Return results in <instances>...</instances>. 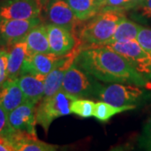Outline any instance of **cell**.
<instances>
[{
	"mask_svg": "<svg viewBox=\"0 0 151 151\" xmlns=\"http://www.w3.org/2000/svg\"><path fill=\"white\" fill-rule=\"evenodd\" d=\"M76 65L104 82L147 86V79L118 52L106 46L81 50L76 57Z\"/></svg>",
	"mask_w": 151,
	"mask_h": 151,
	"instance_id": "cell-1",
	"label": "cell"
},
{
	"mask_svg": "<svg viewBox=\"0 0 151 151\" xmlns=\"http://www.w3.org/2000/svg\"><path fill=\"white\" fill-rule=\"evenodd\" d=\"M124 18V11L101 10L79 28L77 38H76L81 44H84L83 46H104L109 43Z\"/></svg>",
	"mask_w": 151,
	"mask_h": 151,
	"instance_id": "cell-2",
	"label": "cell"
},
{
	"mask_svg": "<svg viewBox=\"0 0 151 151\" xmlns=\"http://www.w3.org/2000/svg\"><path fill=\"white\" fill-rule=\"evenodd\" d=\"M76 98L61 89L50 97H44L35 109L36 123L47 133L55 119L70 114V104Z\"/></svg>",
	"mask_w": 151,
	"mask_h": 151,
	"instance_id": "cell-3",
	"label": "cell"
},
{
	"mask_svg": "<svg viewBox=\"0 0 151 151\" xmlns=\"http://www.w3.org/2000/svg\"><path fill=\"white\" fill-rule=\"evenodd\" d=\"M149 93L141 86L113 83L109 86H102L97 92L96 97L103 102L110 103L117 107L135 105L138 106L147 100Z\"/></svg>",
	"mask_w": 151,
	"mask_h": 151,
	"instance_id": "cell-4",
	"label": "cell"
},
{
	"mask_svg": "<svg viewBox=\"0 0 151 151\" xmlns=\"http://www.w3.org/2000/svg\"><path fill=\"white\" fill-rule=\"evenodd\" d=\"M102 86L92 75L73 63L65 72L60 89L76 97H96Z\"/></svg>",
	"mask_w": 151,
	"mask_h": 151,
	"instance_id": "cell-5",
	"label": "cell"
},
{
	"mask_svg": "<svg viewBox=\"0 0 151 151\" xmlns=\"http://www.w3.org/2000/svg\"><path fill=\"white\" fill-rule=\"evenodd\" d=\"M104 46L118 52L139 73L151 79V54L146 51L136 40L122 43H110Z\"/></svg>",
	"mask_w": 151,
	"mask_h": 151,
	"instance_id": "cell-6",
	"label": "cell"
},
{
	"mask_svg": "<svg viewBox=\"0 0 151 151\" xmlns=\"http://www.w3.org/2000/svg\"><path fill=\"white\" fill-rule=\"evenodd\" d=\"M40 11L37 0H0V19H32Z\"/></svg>",
	"mask_w": 151,
	"mask_h": 151,
	"instance_id": "cell-7",
	"label": "cell"
},
{
	"mask_svg": "<svg viewBox=\"0 0 151 151\" xmlns=\"http://www.w3.org/2000/svg\"><path fill=\"white\" fill-rule=\"evenodd\" d=\"M40 23V18L23 20L0 19V44L9 47L24 40L30 29Z\"/></svg>",
	"mask_w": 151,
	"mask_h": 151,
	"instance_id": "cell-8",
	"label": "cell"
},
{
	"mask_svg": "<svg viewBox=\"0 0 151 151\" xmlns=\"http://www.w3.org/2000/svg\"><path fill=\"white\" fill-rule=\"evenodd\" d=\"M82 49L83 48L81 42L77 40L73 49L69 53H67L65 55H62L59 62L54 67V69L48 75H46L45 80L44 97H50L60 89L65 72L70 68V65L74 63L76 57L81 52Z\"/></svg>",
	"mask_w": 151,
	"mask_h": 151,
	"instance_id": "cell-9",
	"label": "cell"
},
{
	"mask_svg": "<svg viewBox=\"0 0 151 151\" xmlns=\"http://www.w3.org/2000/svg\"><path fill=\"white\" fill-rule=\"evenodd\" d=\"M35 103L25 101L8 113L11 128L16 131H23L36 135Z\"/></svg>",
	"mask_w": 151,
	"mask_h": 151,
	"instance_id": "cell-10",
	"label": "cell"
},
{
	"mask_svg": "<svg viewBox=\"0 0 151 151\" xmlns=\"http://www.w3.org/2000/svg\"><path fill=\"white\" fill-rule=\"evenodd\" d=\"M47 17L49 21L75 32L80 24L73 10L65 0H50L48 3Z\"/></svg>",
	"mask_w": 151,
	"mask_h": 151,
	"instance_id": "cell-11",
	"label": "cell"
},
{
	"mask_svg": "<svg viewBox=\"0 0 151 151\" xmlns=\"http://www.w3.org/2000/svg\"><path fill=\"white\" fill-rule=\"evenodd\" d=\"M50 51L58 56L65 55L73 49L76 38L69 29L54 24H46Z\"/></svg>",
	"mask_w": 151,
	"mask_h": 151,
	"instance_id": "cell-12",
	"label": "cell"
},
{
	"mask_svg": "<svg viewBox=\"0 0 151 151\" xmlns=\"http://www.w3.org/2000/svg\"><path fill=\"white\" fill-rule=\"evenodd\" d=\"M61 56L52 52L49 53H29L24 63L20 75L23 74H40L46 76L54 69Z\"/></svg>",
	"mask_w": 151,
	"mask_h": 151,
	"instance_id": "cell-13",
	"label": "cell"
},
{
	"mask_svg": "<svg viewBox=\"0 0 151 151\" xmlns=\"http://www.w3.org/2000/svg\"><path fill=\"white\" fill-rule=\"evenodd\" d=\"M7 137L15 151H55L59 148L57 145L39 140L37 135L23 131L14 130Z\"/></svg>",
	"mask_w": 151,
	"mask_h": 151,
	"instance_id": "cell-14",
	"label": "cell"
},
{
	"mask_svg": "<svg viewBox=\"0 0 151 151\" xmlns=\"http://www.w3.org/2000/svg\"><path fill=\"white\" fill-rule=\"evenodd\" d=\"M46 76L40 74H23L18 78L25 100L37 104L45 95V80Z\"/></svg>",
	"mask_w": 151,
	"mask_h": 151,
	"instance_id": "cell-15",
	"label": "cell"
},
{
	"mask_svg": "<svg viewBox=\"0 0 151 151\" xmlns=\"http://www.w3.org/2000/svg\"><path fill=\"white\" fill-rule=\"evenodd\" d=\"M25 101L18 79H7L0 86V105L8 113Z\"/></svg>",
	"mask_w": 151,
	"mask_h": 151,
	"instance_id": "cell-16",
	"label": "cell"
},
{
	"mask_svg": "<svg viewBox=\"0 0 151 151\" xmlns=\"http://www.w3.org/2000/svg\"><path fill=\"white\" fill-rule=\"evenodd\" d=\"M7 48L9 51L8 79H18L21 74L23 65L29 54L28 45L24 40Z\"/></svg>",
	"mask_w": 151,
	"mask_h": 151,
	"instance_id": "cell-17",
	"label": "cell"
},
{
	"mask_svg": "<svg viewBox=\"0 0 151 151\" xmlns=\"http://www.w3.org/2000/svg\"><path fill=\"white\" fill-rule=\"evenodd\" d=\"M28 45L29 53H49L51 52L49 44L47 26L40 23L30 29L24 39Z\"/></svg>",
	"mask_w": 151,
	"mask_h": 151,
	"instance_id": "cell-18",
	"label": "cell"
},
{
	"mask_svg": "<svg viewBox=\"0 0 151 151\" xmlns=\"http://www.w3.org/2000/svg\"><path fill=\"white\" fill-rule=\"evenodd\" d=\"M78 20L84 22L102 10L103 0H65Z\"/></svg>",
	"mask_w": 151,
	"mask_h": 151,
	"instance_id": "cell-19",
	"label": "cell"
},
{
	"mask_svg": "<svg viewBox=\"0 0 151 151\" xmlns=\"http://www.w3.org/2000/svg\"><path fill=\"white\" fill-rule=\"evenodd\" d=\"M140 24L136 22L128 19L126 17L123 19L116 29V31L113 34L109 43L115 42H128L131 40H135L137 39L138 33L141 29Z\"/></svg>",
	"mask_w": 151,
	"mask_h": 151,
	"instance_id": "cell-20",
	"label": "cell"
},
{
	"mask_svg": "<svg viewBox=\"0 0 151 151\" xmlns=\"http://www.w3.org/2000/svg\"><path fill=\"white\" fill-rule=\"evenodd\" d=\"M137 108L135 105H129V106H123V107H117L112 105L106 102H98L95 103L94 108V113L93 117H95L98 121L101 122H108L109 119L114 115L118 113H123L125 111L132 110Z\"/></svg>",
	"mask_w": 151,
	"mask_h": 151,
	"instance_id": "cell-21",
	"label": "cell"
},
{
	"mask_svg": "<svg viewBox=\"0 0 151 151\" xmlns=\"http://www.w3.org/2000/svg\"><path fill=\"white\" fill-rule=\"evenodd\" d=\"M95 103L92 100L84 98H76L70 104V113L81 118H90L93 116Z\"/></svg>",
	"mask_w": 151,
	"mask_h": 151,
	"instance_id": "cell-22",
	"label": "cell"
},
{
	"mask_svg": "<svg viewBox=\"0 0 151 151\" xmlns=\"http://www.w3.org/2000/svg\"><path fill=\"white\" fill-rule=\"evenodd\" d=\"M132 10L131 16L134 19L144 23L151 22V0H143Z\"/></svg>",
	"mask_w": 151,
	"mask_h": 151,
	"instance_id": "cell-23",
	"label": "cell"
},
{
	"mask_svg": "<svg viewBox=\"0 0 151 151\" xmlns=\"http://www.w3.org/2000/svg\"><path fill=\"white\" fill-rule=\"evenodd\" d=\"M138 145L141 150L151 151V117L143 127L140 136L138 139Z\"/></svg>",
	"mask_w": 151,
	"mask_h": 151,
	"instance_id": "cell-24",
	"label": "cell"
},
{
	"mask_svg": "<svg viewBox=\"0 0 151 151\" xmlns=\"http://www.w3.org/2000/svg\"><path fill=\"white\" fill-rule=\"evenodd\" d=\"M136 40L143 48L151 54V29L141 27L138 33Z\"/></svg>",
	"mask_w": 151,
	"mask_h": 151,
	"instance_id": "cell-25",
	"label": "cell"
},
{
	"mask_svg": "<svg viewBox=\"0 0 151 151\" xmlns=\"http://www.w3.org/2000/svg\"><path fill=\"white\" fill-rule=\"evenodd\" d=\"M8 50H0V86L8 79Z\"/></svg>",
	"mask_w": 151,
	"mask_h": 151,
	"instance_id": "cell-26",
	"label": "cell"
},
{
	"mask_svg": "<svg viewBox=\"0 0 151 151\" xmlns=\"http://www.w3.org/2000/svg\"><path fill=\"white\" fill-rule=\"evenodd\" d=\"M14 130L11 128L9 123L8 113L0 105V135L1 136H9Z\"/></svg>",
	"mask_w": 151,
	"mask_h": 151,
	"instance_id": "cell-27",
	"label": "cell"
},
{
	"mask_svg": "<svg viewBox=\"0 0 151 151\" xmlns=\"http://www.w3.org/2000/svg\"><path fill=\"white\" fill-rule=\"evenodd\" d=\"M126 0H103L102 10L105 9H115L124 11V8Z\"/></svg>",
	"mask_w": 151,
	"mask_h": 151,
	"instance_id": "cell-28",
	"label": "cell"
},
{
	"mask_svg": "<svg viewBox=\"0 0 151 151\" xmlns=\"http://www.w3.org/2000/svg\"><path fill=\"white\" fill-rule=\"evenodd\" d=\"M0 151H15L14 146L6 136L0 135Z\"/></svg>",
	"mask_w": 151,
	"mask_h": 151,
	"instance_id": "cell-29",
	"label": "cell"
},
{
	"mask_svg": "<svg viewBox=\"0 0 151 151\" xmlns=\"http://www.w3.org/2000/svg\"><path fill=\"white\" fill-rule=\"evenodd\" d=\"M143 0H126L125 5H124V10H132L133 9H134L135 7L139 5Z\"/></svg>",
	"mask_w": 151,
	"mask_h": 151,
	"instance_id": "cell-30",
	"label": "cell"
},
{
	"mask_svg": "<svg viewBox=\"0 0 151 151\" xmlns=\"http://www.w3.org/2000/svg\"><path fill=\"white\" fill-rule=\"evenodd\" d=\"M38 2H39V4L41 5V7L42 6H45L46 4H48L49 2L50 1V0H37Z\"/></svg>",
	"mask_w": 151,
	"mask_h": 151,
	"instance_id": "cell-31",
	"label": "cell"
}]
</instances>
